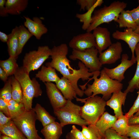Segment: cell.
<instances>
[{
  "label": "cell",
  "instance_id": "cell-34",
  "mask_svg": "<svg viewBox=\"0 0 139 139\" xmlns=\"http://www.w3.org/2000/svg\"><path fill=\"white\" fill-rule=\"evenodd\" d=\"M137 62L135 74L132 78L128 82V85L124 92L127 94L133 92L135 89H138L139 86V52H135Z\"/></svg>",
  "mask_w": 139,
  "mask_h": 139
},
{
  "label": "cell",
  "instance_id": "cell-53",
  "mask_svg": "<svg viewBox=\"0 0 139 139\" xmlns=\"http://www.w3.org/2000/svg\"><path fill=\"white\" fill-rule=\"evenodd\" d=\"M101 139H105V138H101Z\"/></svg>",
  "mask_w": 139,
  "mask_h": 139
},
{
  "label": "cell",
  "instance_id": "cell-18",
  "mask_svg": "<svg viewBox=\"0 0 139 139\" xmlns=\"http://www.w3.org/2000/svg\"><path fill=\"white\" fill-rule=\"evenodd\" d=\"M55 83L57 87L66 99L72 101L77 98L74 89L67 79L63 76Z\"/></svg>",
  "mask_w": 139,
  "mask_h": 139
},
{
  "label": "cell",
  "instance_id": "cell-27",
  "mask_svg": "<svg viewBox=\"0 0 139 139\" xmlns=\"http://www.w3.org/2000/svg\"><path fill=\"white\" fill-rule=\"evenodd\" d=\"M102 0H97L95 4L85 13L83 14H77L76 17L79 19L81 22L83 23L82 29L86 30L89 27L91 20L92 14L97 7L100 6L103 3Z\"/></svg>",
  "mask_w": 139,
  "mask_h": 139
},
{
  "label": "cell",
  "instance_id": "cell-49",
  "mask_svg": "<svg viewBox=\"0 0 139 139\" xmlns=\"http://www.w3.org/2000/svg\"><path fill=\"white\" fill-rule=\"evenodd\" d=\"M0 139H13L11 137L6 135L2 134L0 136Z\"/></svg>",
  "mask_w": 139,
  "mask_h": 139
},
{
  "label": "cell",
  "instance_id": "cell-17",
  "mask_svg": "<svg viewBox=\"0 0 139 139\" xmlns=\"http://www.w3.org/2000/svg\"><path fill=\"white\" fill-rule=\"evenodd\" d=\"M127 94L121 90L117 91L113 93L106 101V105L114 110L115 115L118 118L123 115L122 106L124 105Z\"/></svg>",
  "mask_w": 139,
  "mask_h": 139
},
{
  "label": "cell",
  "instance_id": "cell-7",
  "mask_svg": "<svg viewBox=\"0 0 139 139\" xmlns=\"http://www.w3.org/2000/svg\"><path fill=\"white\" fill-rule=\"evenodd\" d=\"M37 119L33 108L31 110H26L21 116L11 119L27 139H40L41 137L35 127Z\"/></svg>",
  "mask_w": 139,
  "mask_h": 139
},
{
  "label": "cell",
  "instance_id": "cell-47",
  "mask_svg": "<svg viewBox=\"0 0 139 139\" xmlns=\"http://www.w3.org/2000/svg\"><path fill=\"white\" fill-rule=\"evenodd\" d=\"M8 39V35L6 33L0 31V40L4 42H7Z\"/></svg>",
  "mask_w": 139,
  "mask_h": 139
},
{
  "label": "cell",
  "instance_id": "cell-31",
  "mask_svg": "<svg viewBox=\"0 0 139 139\" xmlns=\"http://www.w3.org/2000/svg\"><path fill=\"white\" fill-rule=\"evenodd\" d=\"M16 60L12 57H9L7 59L0 61V67L8 76L14 75L19 67Z\"/></svg>",
  "mask_w": 139,
  "mask_h": 139
},
{
  "label": "cell",
  "instance_id": "cell-45",
  "mask_svg": "<svg viewBox=\"0 0 139 139\" xmlns=\"http://www.w3.org/2000/svg\"><path fill=\"white\" fill-rule=\"evenodd\" d=\"M128 124L129 125L139 124V115L137 116L133 115L129 118Z\"/></svg>",
  "mask_w": 139,
  "mask_h": 139
},
{
  "label": "cell",
  "instance_id": "cell-13",
  "mask_svg": "<svg viewBox=\"0 0 139 139\" xmlns=\"http://www.w3.org/2000/svg\"><path fill=\"white\" fill-rule=\"evenodd\" d=\"M122 51L120 42L112 43L106 50L99 54L100 61L102 65L114 63L121 58Z\"/></svg>",
  "mask_w": 139,
  "mask_h": 139
},
{
  "label": "cell",
  "instance_id": "cell-14",
  "mask_svg": "<svg viewBox=\"0 0 139 139\" xmlns=\"http://www.w3.org/2000/svg\"><path fill=\"white\" fill-rule=\"evenodd\" d=\"M46 93L54 111L64 106L66 103V99L57 87L51 82L44 83Z\"/></svg>",
  "mask_w": 139,
  "mask_h": 139
},
{
  "label": "cell",
  "instance_id": "cell-46",
  "mask_svg": "<svg viewBox=\"0 0 139 139\" xmlns=\"http://www.w3.org/2000/svg\"><path fill=\"white\" fill-rule=\"evenodd\" d=\"M6 73L0 67V78L4 82H6L8 78Z\"/></svg>",
  "mask_w": 139,
  "mask_h": 139
},
{
  "label": "cell",
  "instance_id": "cell-3",
  "mask_svg": "<svg viewBox=\"0 0 139 139\" xmlns=\"http://www.w3.org/2000/svg\"><path fill=\"white\" fill-rule=\"evenodd\" d=\"M29 73L22 66L19 67L14 76L20 83L22 90L23 102L27 110L32 109L33 99L41 96L42 91L36 78L31 79Z\"/></svg>",
  "mask_w": 139,
  "mask_h": 139
},
{
  "label": "cell",
  "instance_id": "cell-6",
  "mask_svg": "<svg viewBox=\"0 0 139 139\" xmlns=\"http://www.w3.org/2000/svg\"><path fill=\"white\" fill-rule=\"evenodd\" d=\"M81 107L67 100L66 104L59 109L54 111V113L63 127L70 124H75L81 126L89 125L81 116Z\"/></svg>",
  "mask_w": 139,
  "mask_h": 139
},
{
  "label": "cell",
  "instance_id": "cell-21",
  "mask_svg": "<svg viewBox=\"0 0 139 139\" xmlns=\"http://www.w3.org/2000/svg\"><path fill=\"white\" fill-rule=\"evenodd\" d=\"M36 77L44 83L54 82L55 83L60 79L54 68L44 65L36 74Z\"/></svg>",
  "mask_w": 139,
  "mask_h": 139
},
{
  "label": "cell",
  "instance_id": "cell-28",
  "mask_svg": "<svg viewBox=\"0 0 139 139\" xmlns=\"http://www.w3.org/2000/svg\"><path fill=\"white\" fill-rule=\"evenodd\" d=\"M33 35L23 25L18 27V46L17 52L18 56L22 53L24 45Z\"/></svg>",
  "mask_w": 139,
  "mask_h": 139
},
{
  "label": "cell",
  "instance_id": "cell-29",
  "mask_svg": "<svg viewBox=\"0 0 139 139\" xmlns=\"http://www.w3.org/2000/svg\"><path fill=\"white\" fill-rule=\"evenodd\" d=\"M9 117L12 119L23 114L27 110L23 103L11 99L7 103Z\"/></svg>",
  "mask_w": 139,
  "mask_h": 139
},
{
  "label": "cell",
  "instance_id": "cell-48",
  "mask_svg": "<svg viewBox=\"0 0 139 139\" xmlns=\"http://www.w3.org/2000/svg\"><path fill=\"white\" fill-rule=\"evenodd\" d=\"M65 139H75L73 136L70 132L67 134L66 136Z\"/></svg>",
  "mask_w": 139,
  "mask_h": 139
},
{
  "label": "cell",
  "instance_id": "cell-30",
  "mask_svg": "<svg viewBox=\"0 0 139 139\" xmlns=\"http://www.w3.org/2000/svg\"><path fill=\"white\" fill-rule=\"evenodd\" d=\"M128 118L125 115H123L118 118L112 128L119 134L126 136L129 126Z\"/></svg>",
  "mask_w": 139,
  "mask_h": 139
},
{
  "label": "cell",
  "instance_id": "cell-51",
  "mask_svg": "<svg viewBox=\"0 0 139 139\" xmlns=\"http://www.w3.org/2000/svg\"><path fill=\"white\" fill-rule=\"evenodd\" d=\"M134 31L138 34H139V24Z\"/></svg>",
  "mask_w": 139,
  "mask_h": 139
},
{
  "label": "cell",
  "instance_id": "cell-32",
  "mask_svg": "<svg viewBox=\"0 0 139 139\" xmlns=\"http://www.w3.org/2000/svg\"><path fill=\"white\" fill-rule=\"evenodd\" d=\"M12 86V99L19 103H23V93L21 85L14 76L11 77Z\"/></svg>",
  "mask_w": 139,
  "mask_h": 139
},
{
  "label": "cell",
  "instance_id": "cell-15",
  "mask_svg": "<svg viewBox=\"0 0 139 139\" xmlns=\"http://www.w3.org/2000/svg\"><path fill=\"white\" fill-rule=\"evenodd\" d=\"M92 33L95 38V47L99 54L112 44L110 32L107 28L98 26L93 30Z\"/></svg>",
  "mask_w": 139,
  "mask_h": 139
},
{
  "label": "cell",
  "instance_id": "cell-10",
  "mask_svg": "<svg viewBox=\"0 0 139 139\" xmlns=\"http://www.w3.org/2000/svg\"><path fill=\"white\" fill-rule=\"evenodd\" d=\"M126 54L121 56V62L116 67L111 69L104 67L103 69L106 74L111 79L121 82L125 79L124 74L126 71L136 62V60L131 59Z\"/></svg>",
  "mask_w": 139,
  "mask_h": 139
},
{
  "label": "cell",
  "instance_id": "cell-37",
  "mask_svg": "<svg viewBox=\"0 0 139 139\" xmlns=\"http://www.w3.org/2000/svg\"><path fill=\"white\" fill-rule=\"evenodd\" d=\"M105 139H130L128 137L118 134L112 128L107 130L105 134Z\"/></svg>",
  "mask_w": 139,
  "mask_h": 139
},
{
  "label": "cell",
  "instance_id": "cell-1",
  "mask_svg": "<svg viewBox=\"0 0 139 139\" xmlns=\"http://www.w3.org/2000/svg\"><path fill=\"white\" fill-rule=\"evenodd\" d=\"M51 62L46 63V66L53 68L59 72L64 77L68 79L74 89L76 95L80 97L84 94V91L78 86L77 82L81 79L84 81L89 80L90 77L93 76L95 72H90L89 69L81 61H79L78 70L72 67L70 61L67 57L68 52L67 46L65 44L54 46L51 49Z\"/></svg>",
  "mask_w": 139,
  "mask_h": 139
},
{
  "label": "cell",
  "instance_id": "cell-43",
  "mask_svg": "<svg viewBox=\"0 0 139 139\" xmlns=\"http://www.w3.org/2000/svg\"><path fill=\"white\" fill-rule=\"evenodd\" d=\"M6 1L5 0H0V16L2 17L7 16L8 14L5 6Z\"/></svg>",
  "mask_w": 139,
  "mask_h": 139
},
{
  "label": "cell",
  "instance_id": "cell-19",
  "mask_svg": "<svg viewBox=\"0 0 139 139\" xmlns=\"http://www.w3.org/2000/svg\"><path fill=\"white\" fill-rule=\"evenodd\" d=\"M118 118L115 116L105 112L95 124V125L102 136L105 137L106 131L112 128Z\"/></svg>",
  "mask_w": 139,
  "mask_h": 139
},
{
  "label": "cell",
  "instance_id": "cell-12",
  "mask_svg": "<svg viewBox=\"0 0 139 139\" xmlns=\"http://www.w3.org/2000/svg\"><path fill=\"white\" fill-rule=\"evenodd\" d=\"M112 36L115 39L121 40L126 42L131 50V59L136 60L134 53L136 46L139 42V34L132 29L127 28L124 29V31L116 30L113 33Z\"/></svg>",
  "mask_w": 139,
  "mask_h": 139
},
{
  "label": "cell",
  "instance_id": "cell-44",
  "mask_svg": "<svg viewBox=\"0 0 139 139\" xmlns=\"http://www.w3.org/2000/svg\"><path fill=\"white\" fill-rule=\"evenodd\" d=\"M11 120V118L7 116L2 112L0 111V127L3 126Z\"/></svg>",
  "mask_w": 139,
  "mask_h": 139
},
{
  "label": "cell",
  "instance_id": "cell-16",
  "mask_svg": "<svg viewBox=\"0 0 139 139\" xmlns=\"http://www.w3.org/2000/svg\"><path fill=\"white\" fill-rule=\"evenodd\" d=\"M23 17L25 19L24 26L37 39H40L43 35L47 32V28L39 18L35 17L32 20L28 17Z\"/></svg>",
  "mask_w": 139,
  "mask_h": 139
},
{
  "label": "cell",
  "instance_id": "cell-41",
  "mask_svg": "<svg viewBox=\"0 0 139 139\" xmlns=\"http://www.w3.org/2000/svg\"><path fill=\"white\" fill-rule=\"evenodd\" d=\"M139 3V2H138ZM131 15L135 22L137 25L139 24V4L136 8L132 10H127Z\"/></svg>",
  "mask_w": 139,
  "mask_h": 139
},
{
  "label": "cell",
  "instance_id": "cell-26",
  "mask_svg": "<svg viewBox=\"0 0 139 139\" xmlns=\"http://www.w3.org/2000/svg\"><path fill=\"white\" fill-rule=\"evenodd\" d=\"M116 22L120 28H127L135 30L138 26L130 14L124 10L121 12Z\"/></svg>",
  "mask_w": 139,
  "mask_h": 139
},
{
  "label": "cell",
  "instance_id": "cell-55",
  "mask_svg": "<svg viewBox=\"0 0 139 139\" xmlns=\"http://www.w3.org/2000/svg\"><path fill=\"white\" fill-rule=\"evenodd\" d=\"M138 2H139V0H138Z\"/></svg>",
  "mask_w": 139,
  "mask_h": 139
},
{
  "label": "cell",
  "instance_id": "cell-40",
  "mask_svg": "<svg viewBox=\"0 0 139 139\" xmlns=\"http://www.w3.org/2000/svg\"><path fill=\"white\" fill-rule=\"evenodd\" d=\"M70 132L75 139H87L82 132L78 129L74 125L72 126Z\"/></svg>",
  "mask_w": 139,
  "mask_h": 139
},
{
  "label": "cell",
  "instance_id": "cell-23",
  "mask_svg": "<svg viewBox=\"0 0 139 139\" xmlns=\"http://www.w3.org/2000/svg\"><path fill=\"white\" fill-rule=\"evenodd\" d=\"M18 27L16 26L8 34V39L7 42L8 51L9 57H12L16 59L18 56L17 52L18 46Z\"/></svg>",
  "mask_w": 139,
  "mask_h": 139
},
{
  "label": "cell",
  "instance_id": "cell-24",
  "mask_svg": "<svg viewBox=\"0 0 139 139\" xmlns=\"http://www.w3.org/2000/svg\"><path fill=\"white\" fill-rule=\"evenodd\" d=\"M0 131L1 134L13 139H27L12 120L5 125L0 127Z\"/></svg>",
  "mask_w": 139,
  "mask_h": 139
},
{
  "label": "cell",
  "instance_id": "cell-50",
  "mask_svg": "<svg viewBox=\"0 0 139 139\" xmlns=\"http://www.w3.org/2000/svg\"><path fill=\"white\" fill-rule=\"evenodd\" d=\"M135 51L139 52V42L137 44L136 46Z\"/></svg>",
  "mask_w": 139,
  "mask_h": 139
},
{
  "label": "cell",
  "instance_id": "cell-20",
  "mask_svg": "<svg viewBox=\"0 0 139 139\" xmlns=\"http://www.w3.org/2000/svg\"><path fill=\"white\" fill-rule=\"evenodd\" d=\"M63 128L60 123L55 121L44 127L41 132L45 139H59Z\"/></svg>",
  "mask_w": 139,
  "mask_h": 139
},
{
  "label": "cell",
  "instance_id": "cell-11",
  "mask_svg": "<svg viewBox=\"0 0 139 139\" xmlns=\"http://www.w3.org/2000/svg\"><path fill=\"white\" fill-rule=\"evenodd\" d=\"M69 46L72 49L83 51L89 48L95 47V38L92 33L87 32L74 36L70 41Z\"/></svg>",
  "mask_w": 139,
  "mask_h": 139
},
{
  "label": "cell",
  "instance_id": "cell-4",
  "mask_svg": "<svg viewBox=\"0 0 139 139\" xmlns=\"http://www.w3.org/2000/svg\"><path fill=\"white\" fill-rule=\"evenodd\" d=\"M127 4L124 2L114 1L108 6L104 5L95 10L92 16L90 25L86 32H91L96 27L104 23L116 21L121 12L126 7Z\"/></svg>",
  "mask_w": 139,
  "mask_h": 139
},
{
  "label": "cell",
  "instance_id": "cell-2",
  "mask_svg": "<svg viewBox=\"0 0 139 139\" xmlns=\"http://www.w3.org/2000/svg\"><path fill=\"white\" fill-rule=\"evenodd\" d=\"M92 78L94 80L93 83L92 84H88V88L84 91V94L88 97L101 94L102 95V98L107 101L112 94L121 90L123 88L122 83L110 78L103 69L101 71L95 72Z\"/></svg>",
  "mask_w": 139,
  "mask_h": 139
},
{
  "label": "cell",
  "instance_id": "cell-52",
  "mask_svg": "<svg viewBox=\"0 0 139 139\" xmlns=\"http://www.w3.org/2000/svg\"><path fill=\"white\" fill-rule=\"evenodd\" d=\"M139 115V111L136 112V114L134 115V116H137Z\"/></svg>",
  "mask_w": 139,
  "mask_h": 139
},
{
  "label": "cell",
  "instance_id": "cell-54",
  "mask_svg": "<svg viewBox=\"0 0 139 139\" xmlns=\"http://www.w3.org/2000/svg\"><path fill=\"white\" fill-rule=\"evenodd\" d=\"M40 139H42V138H41H41H40Z\"/></svg>",
  "mask_w": 139,
  "mask_h": 139
},
{
  "label": "cell",
  "instance_id": "cell-25",
  "mask_svg": "<svg viewBox=\"0 0 139 139\" xmlns=\"http://www.w3.org/2000/svg\"><path fill=\"white\" fill-rule=\"evenodd\" d=\"M33 109L36 113L37 119L41 123L43 127L55 121L56 118L50 115L40 104L37 103Z\"/></svg>",
  "mask_w": 139,
  "mask_h": 139
},
{
  "label": "cell",
  "instance_id": "cell-8",
  "mask_svg": "<svg viewBox=\"0 0 139 139\" xmlns=\"http://www.w3.org/2000/svg\"><path fill=\"white\" fill-rule=\"evenodd\" d=\"M51 50L47 46H39L37 50L25 54L23 60L22 66L28 72L37 70L51 56Z\"/></svg>",
  "mask_w": 139,
  "mask_h": 139
},
{
  "label": "cell",
  "instance_id": "cell-39",
  "mask_svg": "<svg viewBox=\"0 0 139 139\" xmlns=\"http://www.w3.org/2000/svg\"><path fill=\"white\" fill-rule=\"evenodd\" d=\"M138 89V95L136 99L129 111L125 114L128 118L139 111V86Z\"/></svg>",
  "mask_w": 139,
  "mask_h": 139
},
{
  "label": "cell",
  "instance_id": "cell-9",
  "mask_svg": "<svg viewBox=\"0 0 139 139\" xmlns=\"http://www.w3.org/2000/svg\"><path fill=\"white\" fill-rule=\"evenodd\" d=\"M98 53L94 47L82 51L72 49L69 58L74 60H80L89 69V72H93L100 71L102 65L97 56Z\"/></svg>",
  "mask_w": 139,
  "mask_h": 139
},
{
  "label": "cell",
  "instance_id": "cell-36",
  "mask_svg": "<svg viewBox=\"0 0 139 139\" xmlns=\"http://www.w3.org/2000/svg\"><path fill=\"white\" fill-rule=\"evenodd\" d=\"M126 136L130 139H139V124L129 125Z\"/></svg>",
  "mask_w": 139,
  "mask_h": 139
},
{
  "label": "cell",
  "instance_id": "cell-33",
  "mask_svg": "<svg viewBox=\"0 0 139 139\" xmlns=\"http://www.w3.org/2000/svg\"><path fill=\"white\" fill-rule=\"evenodd\" d=\"M82 132L87 139H101L104 137L95 125L89 124L81 126Z\"/></svg>",
  "mask_w": 139,
  "mask_h": 139
},
{
  "label": "cell",
  "instance_id": "cell-42",
  "mask_svg": "<svg viewBox=\"0 0 139 139\" xmlns=\"http://www.w3.org/2000/svg\"><path fill=\"white\" fill-rule=\"evenodd\" d=\"M0 111L4 114L7 116L10 117L7 103L1 98H0Z\"/></svg>",
  "mask_w": 139,
  "mask_h": 139
},
{
  "label": "cell",
  "instance_id": "cell-38",
  "mask_svg": "<svg viewBox=\"0 0 139 139\" xmlns=\"http://www.w3.org/2000/svg\"><path fill=\"white\" fill-rule=\"evenodd\" d=\"M97 0H77V3L80 6V10L88 11L96 3Z\"/></svg>",
  "mask_w": 139,
  "mask_h": 139
},
{
  "label": "cell",
  "instance_id": "cell-35",
  "mask_svg": "<svg viewBox=\"0 0 139 139\" xmlns=\"http://www.w3.org/2000/svg\"><path fill=\"white\" fill-rule=\"evenodd\" d=\"M12 86L11 77L5 82L4 86L1 89L0 98L3 99L7 103L12 99Z\"/></svg>",
  "mask_w": 139,
  "mask_h": 139
},
{
  "label": "cell",
  "instance_id": "cell-5",
  "mask_svg": "<svg viewBox=\"0 0 139 139\" xmlns=\"http://www.w3.org/2000/svg\"><path fill=\"white\" fill-rule=\"evenodd\" d=\"M76 99L77 101L84 103L81 107L82 118L89 124L95 125L105 112L106 101L97 95L84 99L76 98Z\"/></svg>",
  "mask_w": 139,
  "mask_h": 139
},
{
  "label": "cell",
  "instance_id": "cell-22",
  "mask_svg": "<svg viewBox=\"0 0 139 139\" xmlns=\"http://www.w3.org/2000/svg\"><path fill=\"white\" fill-rule=\"evenodd\" d=\"M28 0H7L5 4L6 11L8 14L11 15L19 14L27 7Z\"/></svg>",
  "mask_w": 139,
  "mask_h": 139
}]
</instances>
